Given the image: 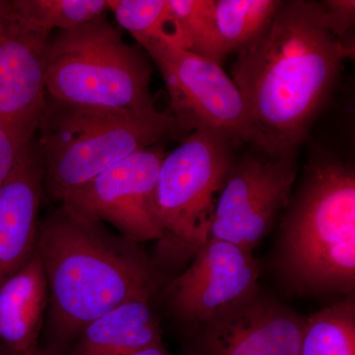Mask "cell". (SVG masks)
<instances>
[{"mask_svg":"<svg viewBox=\"0 0 355 355\" xmlns=\"http://www.w3.org/2000/svg\"><path fill=\"white\" fill-rule=\"evenodd\" d=\"M352 38L331 31L321 2L289 0L231 67L248 111L282 153H295L328 99Z\"/></svg>","mask_w":355,"mask_h":355,"instance_id":"1","label":"cell"},{"mask_svg":"<svg viewBox=\"0 0 355 355\" xmlns=\"http://www.w3.org/2000/svg\"><path fill=\"white\" fill-rule=\"evenodd\" d=\"M36 252L48 282L49 326L60 347L116 306L150 301L157 287L139 243L62 205L39 222Z\"/></svg>","mask_w":355,"mask_h":355,"instance_id":"2","label":"cell"},{"mask_svg":"<svg viewBox=\"0 0 355 355\" xmlns=\"http://www.w3.org/2000/svg\"><path fill=\"white\" fill-rule=\"evenodd\" d=\"M280 265L295 291L350 293L355 284V172L324 154L310 161L282 227Z\"/></svg>","mask_w":355,"mask_h":355,"instance_id":"3","label":"cell"},{"mask_svg":"<svg viewBox=\"0 0 355 355\" xmlns=\"http://www.w3.org/2000/svg\"><path fill=\"white\" fill-rule=\"evenodd\" d=\"M37 130L44 189L58 202L123 159L184 132L170 111L84 108L48 97Z\"/></svg>","mask_w":355,"mask_h":355,"instance_id":"4","label":"cell"},{"mask_svg":"<svg viewBox=\"0 0 355 355\" xmlns=\"http://www.w3.org/2000/svg\"><path fill=\"white\" fill-rule=\"evenodd\" d=\"M153 64L140 46L128 44L103 17L58 31L46 51V96L84 108L154 110Z\"/></svg>","mask_w":355,"mask_h":355,"instance_id":"5","label":"cell"},{"mask_svg":"<svg viewBox=\"0 0 355 355\" xmlns=\"http://www.w3.org/2000/svg\"><path fill=\"white\" fill-rule=\"evenodd\" d=\"M234 144L220 133L193 130L163 158L155 188L163 254L191 258L210 239L217 198L235 161Z\"/></svg>","mask_w":355,"mask_h":355,"instance_id":"6","label":"cell"},{"mask_svg":"<svg viewBox=\"0 0 355 355\" xmlns=\"http://www.w3.org/2000/svg\"><path fill=\"white\" fill-rule=\"evenodd\" d=\"M144 49L160 71L170 96L169 111L184 132L210 130L275 155L291 154L282 153L254 123L222 65L165 44Z\"/></svg>","mask_w":355,"mask_h":355,"instance_id":"7","label":"cell"},{"mask_svg":"<svg viewBox=\"0 0 355 355\" xmlns=\"http://www.w3.org/2000/svg\"><path fill=\"white\" fill-rule=\"evenodd\" d=\"M294 156L253 147L235 159L217 198L210 238L252 251L288 203L296 177Z\"/></svg>","mask_w":355,"mask_h":355,"instance_id":"8","label":"cell"},{"mask_svg":"<svg viewBox=\"0 0 355 355\" xmlns=\"http://www.w3.org/2000/svg\"><path fill=\"white\" fill-rule=\"evenodd\" d=\"M165 155L161 144L137 151L72 191L60 205L111 224L130 241L159 242L163 232L156 216L155 188Z\"/></svg>","mask_w":355,"mask_h":355,"instance_id":"9","label":"cell"},{"mask_svg":"<svg viewBox=\"0 0 355 355\" xmlns=\"http://www.w3.org/2000/svg\"><path fill=\"white\" fill-rule=\"evenodd\" d=\"M193 258L165 294L174 314L195 334L258 293L260 266L252 251L212 238Z\"/></svg>","mask_w":355,"mask_h":355,"instance_id":"10","label":"cell"},{"mask_svg":"<svg viewBox=\"0 0 355 355\" xmlns=\"http://www.w3.org/2000/svg\"><path fill=\"white\" fill-rule=\"evenodd\" d=\"M306 320L258 292L196 331L193 355H299Z\"/></svg>","mask_w":355,"mask_h":355,"instance_id":"11","label":"cell"},{"mask_svg":"<svg viewBox=\"0 0 355 355\" xmlns=\"http://www.w3.org/2000/svg\"><path fill=\"white\" fill-rule=\"evenodd\" d=\"M51 37L10 21L0 31V123L35 137L46 101V51Z\"/></svg>","mask_w":355,"mask_h":355,"instance_id":"12","label":"cell"},{"mask_svg":"<svg viewBox=\"0 0 355 355\" xmlns=\"http://www.w3.org/2000/svg\"><path fill=\"white\" fill-rule=\"evenodd\" d=\"M43 170L36 147L0 189V286L36 252Z\"/></svg>","mask_w":355,"mask_h":355,"instance_id":"13","label":"cell"},{"mask_svg":"<svg viewBox=\"0 0 355 355\" xmlns=\"http://www.w3.org/2000/svg\"><path fill=\"white\" fill-rule=\"evenodd\" d=\"M48 306V282L35 252L31 260L0 286V345L16 352L36 349Z\"/></svg>","mask_w":355,"mask_h":355,"instance_id":"14","label":"cell"},{"mask_svg":"<svg viewBox=\"0 0 355 355\" xmlns=\"http://www.w3.org/2000/svg\"><path fill=\"white\" fill-rule=\"evenodd\" d=\"M155 347L164 345L150 301L133 300L88 324L69 355H132Z\"/></svg>","mask_w":355,"mask_h":355,"instance_id":"15","label":"cell"},{"mask_svg":"<svg viewBox=\"0 0 355 355\" xmlns=\"http://www.w3.org/2000/svg\"><path fill=\"white\" fill-rule=\"evenodd\" d=\"M120 27L142 48L165 44L188 51V42L169 0H107Z\"/></svg>","mask_w":355,"mask_h":355,"instance_id":"16","label":"cell"},{"mask_svg":"<svg viewBox=\"0 0 355 355\" xmlns=\"http://www.w3.org/2000/svg\"><path fill=\"white\" fill-rule=\"evenodd\" d=\"M11 20L26 31L51 37L105 16L107 0H10Z\"/></svg>","mask_w":355,"mask_h":355,"instance_id":"17","label":"cell"},{"mask_svg":"<svg viewBox=\"0 0 355 355\" xmlns=\"http://www.w3.org/2000/svg\"><path fill=\"white\" fill-rule=\"evenodd\" d=\"M280 4L279 0H214L217 33L226 57L256 41Z\"/></svg>","mask_w":355,"mask_h":355,"instance_id":"18","label":"cell"},{"mask_svg":"<svg viewBox=\"0 0 355 355\" xmlns=\"http://www.w3.org/2000/svg\"><path fill=\"white\" fill-rule=\"evenodd\" d=\"M299 355H355V307L340 301L306 320Z\"/></svg>","mask_w":355,"mask_h":355,"instance_id":"19","label":"cell"},{"mask_svg":"<svg viewBox=\"0 0 355 355\" xmlns=\"http://www.w3.org/2000/svg\"><path fill=\"white\" fill-rule=\"evenodd\" d=\"M169 2L188 42L187 51L222 65L227 57L217 33L214 0H169Z\"/></svg>","mask_w":355,"mask_h":355,"instance_id":"20","label":"cell"},{"mask_svg":"<svg viewBox=\"0 0 355 355\" xmlns=\"http://www.w3.org/2000/svg\"><path fill=\"white\" fill-rule=\"evenodd\" d=\"M34 139L0 123V189L27 157Z\"/></svg>","mask_w":355,"mask_h":355,"instance_id":"21","label":"cell"},{"mask_svg":"<svg viewBox=\"0 0 355 355\" xmlns=\"http://www.w3.org/2000/svg\"><path fill=\"white\" fill-rule=\"evenodd\" d=\"M327 22L331 31L340 40L347 36L354 23L355 2L354 0H328L321 2Z\"/></svg>","mask_w":355,"mask_h":355,"instance_id":"22","label":"cell"},{"mask_svg":"<svg viewBox=\"0 0 355 355\" xmlns=\"http://www.w3.org/2000/svg\"><path fill=\"white\" fill-rule=\"evenodd\" d=\"M10 0H0V31H2L10 23Z\"/></svg>","mask_w":355,"mask_h":355,"instance_id":"23","label":"cell"},{"mask_svg":"<svg viewBox=\"0 0 355 355\" xmlns=\"http://www.w3.org/2000/svg\"><path fill=\"white\" fill-rule=\"evenodd\" d=\"M0 355H57L50 349H43L38 347L36 349L28 352H16L6 349L0 345Z\"/></svg>","mask_w":355,"mask_h":355,"instance_id":"24","label":"cell"},{"mask_svg":"<svg viewBox=\"0 0 355 355\" xmlns=\"http://www.w3.org/2000/svg\"><path fill=\"white\" fill-rule=\"evenodd\" d=\"M132 355H171L168 354L164 347H149V349L140 350Z\"/></svg>","mask_w":355,"mask_h":355,"instance_id":"25","label":"cell"}]
</instances>
